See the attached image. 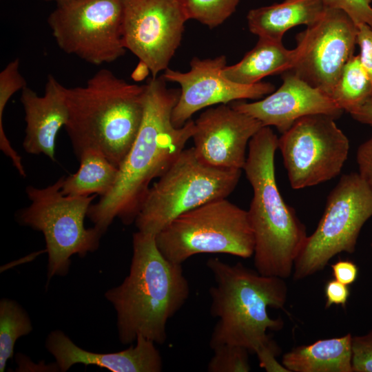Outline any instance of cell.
<instances>
[{"label": "cell", "mask_w": 372, "mask_h": 372, "mask_svg": "<svg viewBox=\"0 0 372 372\" xmlns=\"http://www.w3.org/2000/svg\"><path fill=\"white\" fill-rule=\"evenodd\" d=\"M194 124L193 148L202 163L242 170L250 140L264 127L258 119L227 104L207 107Z\"/></svg>", "instance_id": "9a60e30c"}, {"label": "cell", "mask_w": 372, "mask_h": 372, "mask_svg": "<svg viewBox=\"0 0 372 372\" xmlns=\"http://www.w3.org/2000/svg\"><path fill=\"white\" fill-rule=\"evenodd\" d=\"M358 25L344 11L326 8L298 33L291 72L329 96L357 44Z\"/></svg>", "instance_id": "7c38bea8"}, {"label": "cell", "mask_w": 372, "mask_h": 372, "mask_svg": "<svg viewBox=\"0 0 372 372\" xmlns=\"http://www.w3.org/2000/svg\"><path fill=\"white\" fill-rule=\"evenodd\" d=\"M63 177L44 187L28 186L30 205L20 210V224L41 231L48 254V280L65 276L70 257L85 256L96 250L103 233L94 226L85 228L84 220L96 195L70 196L61 192Z\"/></svg>", "instance_id": "ba28073f"}, {"label": "cell", "mask_w": 372, "mask_h": 372, "mask_svg": "<svg viewBox=\"0 0 372 372\" xmlns=\"http://www.w3.org/2000/svg\"><path fill=\"white\" fill-rule=\"evenodd\" d=\"M326 8L339 9L346 12L357 25L372 28V0H322Z\"/></svg>", "instance_id": "83f0119b"}, {"label": "cell", "mask_w": 372, "mask_h": 372, "mask_svg": "<svg viewBox=\"0 0 372 372\" xmlns=\"http://www.w3.org/2000/svg\"><path fill=\"white\" fill-rule=\"evenodd\" d=\"M215 285L209 289L210 313L218 318L209 340L211 349L229 344L256 353L273 340L267 331L282 329L281 318H271L269 307L283 309L288 287L284 278L267 276L241 262L226 263L217 258L207 260Z\"/></svg>", "instance_id": "5b68a950"}, {"label": "cell", "mask_w": 372, "mask_h": 372, "mask_svg": "<svg viewBox=\"0 0 372 372\" xmlns=\"http://www.w3.org/2000/svg\"><path fill=\"white\" fill-rule=\"evenodd\" d=\"M133 255L130 273L105 296L117 313L118 338L132 344L138 335L163 344L166 327L185 304L189 285L182 265L164 257L155 236L141 231L133 234Z\"/></svg>", "instance_id": "7a4b0ae2"}, {"label": "cell", "mask_w": 372, "mask_h": 372, "mask_svg": "<svg viewBox=\"0 0 372 372\" xmlns=\"http://www.w3.org/2000/svg\"><path fill=\"white\" fill-rule=\"evenodd\" d=\"M155 240L164 257L180 265L199 254L249 258L255 246L247 210L227 198L209 201L179 215Z\"/></svg>", "instance_id": "8992f818"}, {"label": "cell", "mask_w": 372, "mask_h": 372, "mask_svg": "<svg viewBox=\"0 0 372 372\" xmlns=\"http://www.w3.org/2000/svg\"><path fill=\"white\" fill-rule=\"evenodd\" d=\"M145 85L130 84L101 69L83 86L65 87V130L77 158L85 150L101 152L118 168L139 131Z\"/></svg>", "instance_id": "3957f363"}, {"label": "cell", "mask_w": 372, "mask_h": 372, "mask_svg": "<svg viewBox=\"0 0 372 372\" xmlns=\"http://www.w3.org/2000/svg\"><path fill=\"white\" fill-rule=\"evenodd\" d=\"M371 216L372 191L358 173L343 174L327 196L322 216L296 260L293 279L322 271L338 254H353L361 229Z\"/></svg>", "instance_id": "9c48e42d"}, {"label": "cell", "mask_w": 372, "mask_h": 372, "mask_svg": "<svg viewBox=\"0 0 372 372\" xmlns=\"http://www.w3.org/2000/svg\"><path fill=\"white\" fill-rule=\"evenodd\" d=\"M80 165L73 174L63 177L61 192L70 196L107 194L117 178L118 168L101 152L84 151L79 157Z\"/></svg>", "instance_id": "7402d4cb"}, {"label": "cell", "mask_w": 372, "mask_h": 372, "mask_svg": "<svg viewBox=\"0 0 372 372\" xmlns=\"http://www.w3.org/2000/svg\"><path fill=\"white\" fill-rule=\"evenodd\" d=\"M240 0H180L188 19L209 28L221 25L236 10Z\"/></svg>", "instance_id": "d4e9b609"}, {"label": "cell", "mask_w": 372, "mask_h": 372, "mask_svg": "<svg viewBox=\"0 0 372 372\" xmlns=\"http://www.w3.org/2000/svg\"><path fill=\"white\" fill-rule=\"evenodd\" d=\"M357 44L360 47V61L372 83V28L366 24L358 25ZM370 101H372V97Z\"/></svg>", "instance_id": "f546056e"}, {"label": "cell", "mask_w": 372, "mask_h": 372, "mask_svg": "<svg viewBox=\"0 0 372 372\" xmlns=\"http://www.w3.org/2000/svg\"><path fill=\"white\" fill-rule=\"evenodd\" d=\"M124 45L149 69L165 71L179 47L187 16L180 0H122Z\"/></svg>", "instance_id": "4fadbf2b"}, {"label": "cell", "mask_w": 372, "mask_h": 372, "mask_svg": "<svg viewBox=\"0 0 372 372\" xmlns=\"http://www.w3.org/2000/svg\"><path fill=\"white\" fill-rule=\"evenodd\" d=\"M294 59L295 50L287 49L282 41L259 38L254 48L238 63L226 65L222 73L234 83L251 85L265 76L291 70Z\"/></svg>", "instance_id": "44dd1931"}, {"label": "cell", "mask_w": 372, "mask_h": 372, "mask_svg": "<svg viewBox=\"0 0 372 372\" xmlns=\"http://www.w3.org/2000/svg\"><path fill=\"white\" fill-rule=\"evenodd\" d=\"M324 9L322 0H285L250 10L247 15V24L249 31L258 38L282 41L289 29L316 22Z\"/></svg>", "instance_id": "d6986e66"}, {"label": "cell", "mask_w": 372, "mask_h": 372, "mask_svg": "<svg viewBox=\"0 0 372 372\" xmlns=\"http://www.w3.org/2000/svg\"><path fill=\"white\" fill-rule=\"evenodd\" d=\"M326 297L325 308L332 305H341L345 307L350 295L347 285L343 284L335 279L329 280L324 287Z\"/></svg>", "instance_id": "d6a6232c"}, {"label": "cell", "mask_w": 372, "mask_h": 372, "mask_svg": "<svg viewBox=\"0 0 372 372\" xmlns=\"http://www.w3.org/2000/svg\"><path fill=\"white\" fill-rule=\"evenodd\" d=\"M334 279L349 285L353 283L358 278V267L352 261L340 260L331 265Z\"/></svg>", "instance_id": "836d02e7"}, {"label": "cell", "mask_w": 372, "mask_h": 372, "mask_svg": "<svg viewBox=\"0 0 372 372\" xmlns=\"http://www.w3.org/2000/svg\"><path fill=\"white\" fill-rule=\"evenodd\" d=\"M349 114L354 120L372 126V101H367Z\"/></svg>", "instance_id": "e575fe53"}, {"label": "cell", "mask_w": 372, "mask_h": 372, "mask_svg": "<svg viewBox=\"0 0 372 372\" xmlns=\"http://www.w3.org/2000/svg\"><path fill=\"white\" fill-rule=\"evenodd\" d=\"M356 161L358 174L372 191V136L359 145Z\"/></svg>", "instance_id": "4dcf8cb0"}, {"label": "cell", "mask_w": 372, "mask_h": 372, "mask_svg": "<svg viewBox=\"0 0 372 372\" xmlns=\"http://www.w3.org/2000/svg\"><path fill=\"white\" fill-rule=\"evenodd\" d=\"M214 353L207 365L209 372H249L250 353L244 347L225 344L213 349Z\"/></svg>", "instance_id": "484cf974"}, {"label": "cell", "mask_w": 372, "mask_h": 372, "mask_svg": "<svg viewBox=\"0 0 372 372\" xmlns=\"http://www.w3.org/2000/svg\"><path fill=\"white\" fill-rule=\"evenodd\" d=\"M281 352L280 348L273 340L268 345L258 351L256 355L259 364L267 372H289V370L276 358Z\"/></svg>", "instance_id": "1f68e13d"}, {"label": "cell", "mask_w": 372, "mask_h": 372, "mask_svg": "<svg viewBox=\"0 0 372 372\" xmlns=\"http://www.w3.org/2000/svg\"><path fill=\"white\" fill-rule=\"evenodd\" d=\"M180 90L168 88L162 76L145 84L142 123L130 151L118 167L112 189L89 208L87 216L103 234L114 218L134 223L152 180L161 177L185 149L195 124L190 119L177 127L172 114Z\"/></svg>", "instance_id": "6da1fadb"}, {"label": "cell", "mask_w": 372, "mask_h": 372, "mask_svg": "<svg viewBox=\"0 0 372 372\" xmlns=\"http://www.w3.org/2000/svg\"><path fill=\"white\" fill-rule=\"evenodd\" d=\"M371 247H372V242H371Z\"/></svg>", "instance_id": "74e56055"}, {"label": "cell", "mask_w": 372, "mask_h": 372, "mask_svg": "<svg viewBox=\"0 0 372 372\" xmlns=\"http://www.w3.org/2000/svg\"><path fill=\"white\" fill-rule=\"evenodd\" d=\"M242 169L208 166L193 147L185 149L150 187L135 219L138 231L156 236L179 215L209 201L227 198Z\"/></svg>", "instance_id": "52a82bcc"}, {"label": "cell", "mask_w": 372, "mask_h": 372, "mask_svg": "<svg viewBox=\"0 0 372 372\" xmlns=\"http://www.w3.org/2000/svg\"><path fill=\"white\" fill-rule=\"evenodd\" d=\"M330 97L349 113L371 99L372 83L359 55L345 64Z\"/></svg>", "instance_id": "603a6c76"}, {"label": "cell", "mask_w": 372, "mask_h": 372, "mask_svg": "<svg viewBox=\"0 0 372 372\" xmlns=\"http://www.w3.org/2000/svg\"><path fill=\"white\" fill-rule=\"evenodd\" d=\"M65 87L49 74L43 96L28 86L21 90L26 123L23 147L27 153L44 154L55 161L56 138L68 116Z\"/></svg>", "instance_id": "ac0fdd59"}, {"label": "cell", "mask_w": 372, "mask_h": 372, "mask_svg": "<svg viewBox=\"0 0 372 372\" xmlns=\"http://www.w3.org/2000/svg\"><path fill=\"white\" fill-rule=\"evenodd\" d=\"M226 63L224 55L205 59L194 57L187 72L169 68L164 71L162 76L167 81L180 86L179 98L172 114L175 127H182L202 109L243 99H260L275 90L270 83L260 81L244 85L227 79L222 73Z\"/></svg>", "instance_id": "5bb4252c"}, {"label": "cell", "mask_w": 372, "mask_h": 372, "mask_svg": "<svg viewBox=\"0 0 372 372\" xmlns=\"http://www.w3.org/2000/svg\"><path fill=\"white\" fill-rule=\"evenodd\" d=\"M136 342L118 352L94 353L76 345L62 331L55 330L48 335L45 347L62 372L76 364L96 365L112 372L161 371L163 360L155 342L142 335L137 337Z\"/></svg>", "instance_id": "e0dca14e"}, {"label": "cell", "mask_w": 372, "mask_h": 372, "mask_svg": "<svg viewBox=\"0 0 372 372\" xmlns=\"http://www.w3.org/2000/svg\"><path fill=\"white\" fill-rule=\"evenodd\" d=\"M351 338L347 333L296 347L283 355L282 364L289 372H353Z\"/></svg>", "instance_id": "ffe728a7"}, {"label": "cell", "mask_w": 372, "mask_h": 372, "mask_svg": "<svg viewBox=\"0 0 372 372\" xmlns=\"http://www.w3.org/2000/svg\"><path fill=\"white\" fill-rule=\"evenodd\" d=\"M32 325L25 310L16 301H0V371H5L8 360L13 357L18 338L29 334Z\"/></svg>", "instance_id": "cb8c5ba5"}, {"label": "cell", "mask_w": 372, "mask_h": 372, "mask_svg": "<svg viewBox=\"0 0 372 372\" xmlns=\"http://www.w3.org/2000/svg\"><path fill=\"white\" fill-rule=\"evenodd\" d=\"M278 145L271 128L262 127L249 143L243 170L253 190L247 212L255 240V269L262 275L285 279L292 274L308 236L278 190L274 164Z\"/></svg>", "instance_id": "277c9868"}, {"label": "cell", "mask_w": 372, "mask_h": 372, "mask_svg": "<svg viewBox=\"0 0 372 372\" xmlns=\"http://www.w3.org/2000/svg\"><path fill=\"white\" fill-rule=\"evenodd\" d=\"M122 0H70L56 4L47 21L59 48L94 65L125 53Z\"/></svg>", "instance_id": "30bf717a"}, {"label": "cell", "mask_w": 372, "mask_h": 372, "mask_svg": "<svg viewBox=\"0 0 372 372\" xmlns=\"http://www.w3.org/2000/svg\"><path fill=\"white\" fill-rule=\"evenodd\" d=\"M231 105L281 134L304 116L322 114L338 119L344 112L329 95L290 70L283 72L281 86L267 96L251 103L235 101Z\"/></svg>", "instance_id": "2e32d148"}, {"label": "cell", "mask_w": 372, "mask_h": 372, "mask_svg": "<svg viewBox=\"0 0 372 372\" xmlns=\"http://www.w3.org/2000/svg\"><path fill=\"white\" fill-rule=\"evenodd\" d=\"M20 60L17 58L9 62L0 72V138L5 139L3 116L7 103L14 94L27 86L20 72Z\"/></svg>", "instance_id": "4316f807"}, {"label": "cell", "mask_w": 372, "mask_h": 372, "mask_svg": "<svg viewBox=\"0 0 372 372\" xmlns=\"http://www.w3.org/2000/svg\"><path fill=\"white\" fill-rule=\"evenodd\" d=\"M150 72L147 65L143 62L139 61L138 65L136 67L132 74V78L136 81L143 80Z\"/></svg>", "instance_id": "d590c367"}, {"label": "cell", "mask_w": 372, "mask_h": 372, "mask_svg": "<svg viewBox=\"0 0 372 372\" xmlns=\"http://www.w3.org/2000/svg\"><path fill=\"white\" fill-rule=\"evenodd\" d=\"M353 372H372V329L351 338Z\"/></svg>", "instance_id": "f1b7e54d"}, {"label": "cell", "mask_w": 372, "mask_h": 372, "mask_svg": "<svg viewBox=\"0 0 372 372\" xmlns=\"http://www.w3.org/2000/svg\"><path fill=\"white\" fill-rule=\"evenodd\" d=\"M333 116H304L278 138L284 165L294 189L315 186L338 176L347 159L349 141Z\"/></svg>", "instance_id": "8fae6325"}, {"label": "cell", "mask_w": 372, "mask_h": 372, "mask_svg": "<svg viewBox=\"0 0 372 372\" xmlns=\"http://www.w3.org/2000/svg\"><path fill=\"white\" fill-rule=\"evenodd\" d=\"M41 1H54L56 2V4H59V3H63V2H65V1H70V0H41Z\"/></svg>", "instance_id": "8d00e7d4"}]
</instances>
